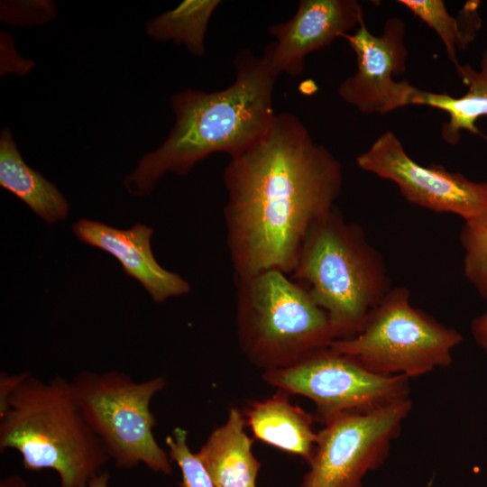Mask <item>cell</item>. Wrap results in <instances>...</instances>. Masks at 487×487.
<instances>
[{"label":"cell","instance_id":"obj_13","mask_svg":"<svg viewBox=\"0 0 487 487\" xmlns=\"http://www.w3.org/2000/svg\"><path fill=\"white\" fill-rule=\"evenodd\" d=\"M72 229L82 243L116 258L124 273L138 280L153 301L163 302L190 291L186 280L157 262L151 248L152 227L136 224L124 230L83 218L74 223Z\"/></svg>","mask_w":487,"mask_h":487},{"label":"cell","instance_id":"obj_24","mask_svg":"<svg viewBox=\"0 0 487 487\" xmlns=\"http://www.w3.org/2000/svg\"><path fill=\"white\" fill-rule=\"evenodd\" d=\"M0 487H39V486H31L21 476L14 474V475L7 476L4 480H2L0 482Z\"/></svg>","mask_w":487,"mask_h":487},{"label":"cell","instance_id":"obj_20","mask_svg":"<svg viewBox=\"0 0 487 487\" xmlns=\"http://www.w3.org/2000/svg\"><path fill=\"white\" fill-rule=\"evenodd\" d=\"M459 237L464 250V276L487 302V216L464 222Z\"/></svg>","mask_w":487,"mask_h":487},{"label":"cell","instance_id":"obj_2","mask_svg":"<svg viewBox=\"0 0 487 487\" xmlns=\"http://www.w3.org/2000/svg\"><path fill=\"white\" fill-rule=\"evenodd\" d=\"M234 63L235 79L226 88L187 89L170 97L174 126L125 179L130 193H150L166 172L187 175L215 152L237 157L270 132L277 115L272 105L276 77L264 57L247 48L236 54Z\"/></svg>","mask_w":487,"mask_h":487},{"label":"cell","instance_id":"obj_14","mask_svg":"<svg viewBox=\"0 0 487 487\" xmlns=\"http://www.w3.org/2000/svg\"><path fill=\"white\" fill-rule=\"evenodd\" d=\"M245 417L231 409L226 421L214 429L198 452L216 487H255L261 467L244 430Z\"/></svg>","mask_w":487,"mask_h":487},{"label":"cell","instance_id":"obj_18","mask_svg":"<svg viewBox=\"0 0 487 487\" xmlns=\"http://www.w3.org/2000/svg\"><path fill=\"white\" fill-rule=\"evenodd\" d=\"M415 16L432 28L441 39L449 60L457 68V50H464L473 41L481 26L479 1L467 2L455 18L442 0H400Z\"/></svg>","mask_w":487,"mask_h":487},{"label":"cell","instance_id":"obj_12","mask_svg":"<svg viewBox=\"0 0 487 487\" xmlns=\"http://www.w3.org/2000/svg\"><path fill=\"white\" fill-rule=\"evenodd\" d=\"M363 20V10L355 0H301L289 20L268 27L275 41L262 56L274 77H297L308 54L329 46Z\"/></svg>","mask_w":487,"mask_h":487},{"label":"cell","instance_id":"obj_10","mask_svg":"<svg viewBox=\"0 0 487 487\" xmlns=\"http://www.w3.org/2000/svg\"><path fill=\"white\" fill-rule=\"evenodd\" d=\"M362 170L397 185L410 203L436 213H450L472 222L487 216V182H475L438 164L423 166L387 131L356 158Z\"/></svg>","mask_w":487,"mask_h":487},{"label":"cell","instance_id":"obj_21","mask_svg":"<svg viewBox=\"0 0 487 487\" xmlns=\"http://www.w3.org/2000/svg\"><path fill=\"white\" fill-rule=\"evenodd\" d=\"M165 442L170 461L180 469L182 487H216L198 453L190 451L187 430L175 427L172 434L166 436Z\"/></svg>","mask_w":487,"mask_h":487},{"label":"cell","instance_id":"obj_3","mask_svg":"<svg viewBox=\"0 0 487 487\" xmlns=\"http://www.w3.org/2000/svg\"><path fill=\"white\" fill-rule=\"evenodd\" d=\"M20 453L24 469L55 471L59 487H87L109 457L77 404L70 381L31 374L0 416V451Z\"/></svg>","mask_w":487,"mask_h":487},{"label":"cell","instance_id":"obj_22","mask_svg":"<svg viewBox=\"0 0 487 487\" xmlns=\"http://www.w3.org/2000/svg\"><path fill=\"white\" fill-rule=\"evenodd\" d=\"M29 375V372L10 374L6 372H2L0 373V416L5 413L7 401L11 395Z\"/></svg>","mask_w":487,"mask_h":487},{"label":"cell","instance_id":"obj_1","mask_svg":"<svg viewBox=\"0 0 487 487\" xmlns=\"http://www.w3.org/2000/svg\"><path fill=\"white\" fill-rule=\"evenodd\" d=\"M226 244L234 278L290 274L311 225L335 207L342 168L292 113L276 115L260 142L223 173Z\"/></svg>","mask_w":487,"mask_h":487},{"label":"cell","instance_id":"obj_6","mask_svg":"<svg viewBox=\"0 0 487 487\" xmlns=\"http://www.w3.org/2000/svg\"><path fill=\"white\" fill-rule=\"evenodd\" d=\"M409 299L406 287L391 288L356 335L334 340L329 347L382 375L410 379L449 366L463 335L413 307Z\"/></svg>","mask_w":487,"mask_h":487},{"label":"cell","instance_id":"obj_11","mask_svg":"<svg viewBox=\"0 0 487 487\" xmlns=\"http://www.w3.org/2000/svg\"><path fill=\"white\" fill-rule=\"evenodd\" d=\"M345 39L356 56L357 70L338 87L339 96L363 114H387L411 105L417 89L393 76L406 71V26L399 17L389 18L381 35H373L364 20Z\"/></svg>","mask_w":487,"mask_h":487},{"label":"cell","instance_id":"obj_15","mask_svg":"<svg viewBox=\"0 0 487 487\" xmlns=\"http://www.w3.org/2000/svg\"><path fill=\"white\" fill-rule=\"evenodd\" d=\"M244 417L256 438L308 462L317 439L313 418L291 404L286 391L252 403Z\"/></svg>","mask_w":487,"mask_h":487},{"label":"cell","instance_id":"obj_5","mask_svg":"<svg viewBox=\"0 0 487 487\" xmlns=\"http://www.w3.org/2000/svg\"><path fill=\"white\" fill-rule=\"evenodd\" d=\"M234 280L239 345L264 372L289 366L337 339L327 313L289 274L268 270Z\"/></svg>","mask_w":487,"mask_h":487},{"label":"cell","instance_id":"obj_23","mask_svg":"<svg viewBox=\"0 0 487 487\" xmlns=\"http://www.w3.org/2000/svg\"><path fill=\"white\" fill-rule=\"evenodd\" d=\"M471 332L476 344L487 355V311L473 319Z\"/></svg>","mask_w":487,"mask_h":487},{"label":"cell","instance_id":"obj_16","mask_svg":"<svg viewBox=\"0 0 487 487\" xmlns=\"http://www.w3.org/2000/svg\"><path fill=\"white\" fill-rule=\"evenodd\" d=\"M0 186L47 223L63 220L69 203L56 186L23 160L8 128L0 134Z\"/></svg>","mask_w":487,"mask_h":487},{"label":"cell","instance_id":"obj_7","mask_svg":"<svg viewBox=\"0 0 487 487\" xmlns=\"http://www.w3.org/2000/svg\"><path fill=\"white\" fill-rule=\"evenodd\" d=\"M70 382L81 414L117 468L143 464L153 472L171 473L168 452L153 436L156 418L150 408L165 387L162 376L135 381L117 371H85Z\"/></svg>","mask_w":487,"mask_h":487},{"label":"cell","instance_id":"obj_17","mask_svg":"<svg viewBox=\"0 0 487 487\" xmlns=\"http://www.w3.org/2000/svg\"><path fill=\"white\" fill-rule=\"evenodd\" d=\"M456 70L467 87L464 95L455 97L417 87L411 100L413 106H427L448 115L449 119L442 127V136L450 144L458 142L463 130L480 134L476 123L482 116H487V49L482 54L479 70L468 64L459 65Z\"/></svg>","mask_w":487,"mask_h":487},{"label":"cell","instance_id":"obj_19","mask_svg":"<svg viewBox=\"0 0 487 487\" xmlns=\"http://www.w3.org/2000/svg\"><path fill=\"white\" fill-rule=\"evenodd\" d=\"M219 0H187L174 9L150 21L147 33L160 41H173L184 44L190 53L205 52L204 40L209 20Z\"/></svg>","mask_w":487,"mask_h":487},{"label":"cell","instance_id":"obj_8","mask_svg":"<svg viewBox=\"0 0 487 487\" xmlns=\"http://www.w3.org/2000/svg\"><path fill=\"white\" fill-rule=\"evenodd\" d=\"M263 380L310 399L323 424L342 413L371 410L409 398L410 391L409 378L372 372L329 346L289 366L264 372Z\"/></svg>","mask_w":487,"mask_h":487},{"label":"cell","instance_id":"obj_25","mask_svg":"<svg viewBox=\"0 0 487 487\" xmlns=\"http://www.w3.org/2000/svg\"><path fill=\"white\" fill-rule=\"evenodd\" d=\"M108 482L109 473L100 472L89 481L87 487H108Z\"/></svg>","mask_w":487,"mask_h":487},{"label":"cell","instance_id":"obj_4","mask_svg":"<svg viewBox=\"0 0 487 487\" xmlns=\"http://www.w3.org/2000/svg\"><path fill=\"white\" fill-rule=\"evenodd\" d=\"M289 276L327 313L337 339L356 335L392 288L380 252L336 206L311 225Z\"/></svg>","mask_w":487,"mask_h":487},{"label":"cell","instance_id":"obj_9","mask_svg":"<svg viewBox=\"0 0 487 487\" xmlns=\"http://www.w3.org/2000/svg\"><path fill=\"white\" fill-rule=\"evenodd\" d=\"M412 409L409 398L366 411L339 414L317 433L300 487H362L386 460Z\"/></svg>","mask_w":487,"mask_h":487}]
</instances>
